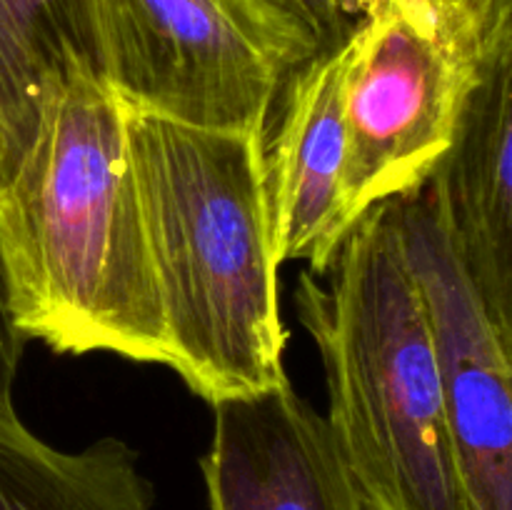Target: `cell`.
I'll list each match as a JSON object with an SVG mask.
<instances>
[{
	"label": "cell",
	"mask_w": 512,
	"mask_h": 510,
	"mask_svg": "<svg viewBox=\"0 0 512 510\" xmlns=\"http://www.w3.org/2000/svg\"><path fill=\"white\" fill-rule=\"evenodd\" d=\"M425 188L485 308L512 335V58L480 85Z\"/></svg>",
	"instance_id": "cell-9"
},
{
	"label": "cell",
	"mask_w": 512,
	"mask_h": 510,
	"mask_svg": "<svg viewBox=\"0 0 512 510\" xmlns=\"http://www.w3.org/2000/svg\"><path fill=\"white\" fill-rule=\"evenodd\" d=\"M170 368L205 403L285 380L265 135L125 108Z\"/></svg>",
	"instance_id": "cell-2"
},
{
	"label": "cell",
	"mask_w": 512,
	"mask_h": 510,
	"mask_svg": "<svg viewBox=\"0 0 512 510\" xmlns=\"http://www.w3.org/2000/svg\"><path fill=\"white\" fill-rule=\"evenodd\" d=\"M380 3H383V0H343V10L345 15H348V20L355 23V20L363 18L365 13H370V10Z\"/></svg>",
	"instance_id": "cell-14"
},
{
	"label": "cell",
	"mask_w": 512,
	"mask_h": 510,
	"mask_svg": "<svg viewBox=\"0 0 512 510\" xmlns=\"http://www.w3.org/2000/svg\"><path fill=\"white\" fill-rule=\"evenodd\" d=\"M340 45L355 225L418 193L450 153L480 85L512 58V0H383Z\"/></svg>",
	"instance_id": "cell-4"
},
{
	"label": "cell",
	"mask_w": 512,
	"mask_h": 510,
	"mask_svg": "<svg viewBox=\"0 0 512 510\" xmlns=\"http://www.w3.org/2000/svg\"><path fill=\"white\" fill-rule=\"evenodd\" d=\"M75 70H93L85 0H0V180L38 123L45 95Z\"/></svg>",
	"instance_id": "cell-11"
},
{
	"label": "cell",
	"mask_w": 512,
	"mask_h": 510,
	"mask_svg": "<svg viewBox=\"0 0 512 510\" xmlns=\"http://www.w3.org/2000/svg\"><path fill=\"white\" fill-rule=\"evenodd\" d=\"M98 75L130 110L268 133L285 78L320 53L268 0H85Z\"/></svg>",
	"instance_id": "cell-5"
},
{
	"label": "cell",
	"mask_w": 512,
	"mask_h": 510,
	"mask_svg": "<svg viewBox=\"0 0 512 510\" xmlns=\"http://www.w3.org/2000/svg\"><path fill=\"white\" fill-rule=\"evenodd\" d=\"M0 253L25 338L55 353H113L170 368L125 105L75 70L40 105L0 180Z\"/></svg>",
	"instance_id": "cell-1"
},
{
	"label": "cell",
	"mask_w": 512,
	"mask_h": 510,
	"mask_svg": "<svg viewBox=\"0 0 512 510\" xmlns=\"http://www.w3.org/2000/svg\"><path fill=\"white\" fill-rule=\"evenodd\" d=\"M325 275H300L295 308L318 345L325 420L365 510H468L398 200L350 228Z\"/></svg>",
	"instance_id": "cell-3"
},
{
	"label": "cell",
	"mask_w": 512,
	"mask_h": 510,
	"mask_svg": "<svg viewBox=\"0 0 512 510\" xmlns=\"http://www.w3.org/2000/svg\"><path fill=\"white\" fill-rule=\"evenodd\" d=\"M268 3H273V5H278V8H283V10H288V13H293V15H295V10H293V5H290V0H268Z\"/></svg>",
	"instance_id": "cell-15"
},
{
	"label": "cell",
	"mask_w": 512,
	"mask_h": 510,
	"mask_svg": "<svg viewBox=\"0 0 512 510\" xmlns=\"http://www.w3.org/2000/svg\"><path fill=\"white\" fill-rule=\"evenodd\" d=\"M210 408L200 458L210 510H365L328 420L290 378Z\"/></svg>",
	"instance_id": "cell-7"
},
{
	"label": "cell",
	"mask_w": 512,
	"mask_h": 510,
	"mask_svg": "<svg viewBox=\"0 0 512 510\" xmlns=\"http://www.w3.org/2000/svg\"><path fill=\"white\" fill-rule=\"evenodd\" d=\"M0 510H155V490L125 440L63 450L0 415Z\"/></svg>",
	"instance_id": "cell-10"
},
{
	"label": "cell",
	"mask_w": 512,
	"mask_h": 510,
	"mask_svg": "<svg viewBox=\"0 0 512 510\" xmlns=\"http://www.w3.org/2000/svg\"><path fill=\"white\" fill-rule=\"evenodd\" d=\"M25 343H28V338L18 330L13 308H10L8 275H5L3 253H0V415L15 410L13 388L15 378H18Z\"/></svg>",
	"instance_id": "cell-12"
},
{
	"label": "cell",
	"mask_w": 512,
	"mask_h": 510,
	"mask_svg": "<svg viewBox=\"0 0 512 510\" xmlns=\"http://www.w3.org/2000/svg\"><path fill=\"white\" fill-rule=\"evenodd\" d=\"M273 138L263 143L265 203L278 263L325 275L350 233L345 210V53L320 50L280 88Z\"/></svg>",
	"instance_id": "cell-8"
},
{
	"label": "cell",
	"mask_w": 512,
	"mask_h": 510,
	"mask_svg": "<svg viewBox=\"0 0 512 510\" xmlns=\"http://www.w3.org/2000/svg\"><path fill=\"white\" fill-rule=\"evenodd\" d=\"M468 510H512V335L485 308L428 188L400 195Z\"/></svg>",
	"instance_id": "cell-6"
},
{
	"label": "cell",
	"mask_w": 512,
	"mask_h": 510,
	"mask_svg": "<svg viewBox=\"0 0 512 510\" xmlns=\"http://www.w3.org/2000/svg\"><path fill=\"white\" fill-rule=\"evenodd\" d=\"M290 5L315 35L320 50L338 45L353 25L345 15L343 0H290Z\"/></svg>",
	"instance_id": "cell-13"
}]
</instances>
